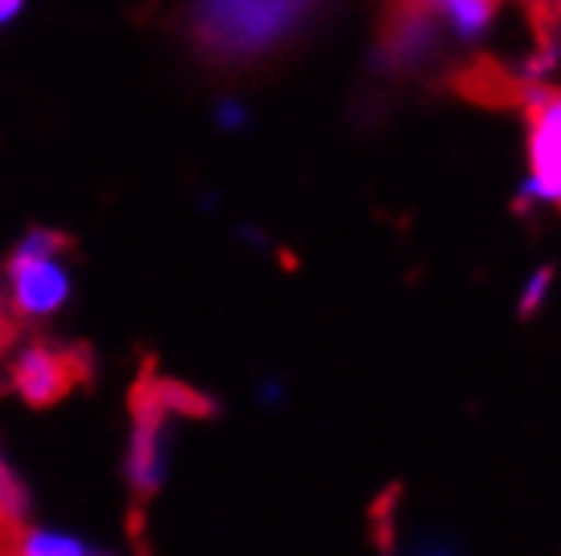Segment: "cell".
I'll return each instance as SVG.
<instances>
[{
    "label": "cell",
    "mask_w": 561,
    "mask_h": 556,
    "mask_svg": "<svg viewBox=\"0 0 561 556\" xmlns=\"http://www.w3.org/2000/svg\"><path fill=\"white\" fill-rule=\"evenodd\" d=\"M204 398L192 390L163 382V378H147L135 390V427H130V451H127V479L139 496L159 491L163 475H168V422L171 415H187V410H204Z\"/></svg>",
    "instance_id": "1"
},
{
    "label": "cell",
    "mask_w": 561,
    "mask_h": 556,
    "mask_svg": "<svg viewBox=\"0 0 561 556\" xmlns=\"http://www.w3.org/2000/svg\"><path fill=\"white\" fill-rule=\"evenodd\" d=\"M306 0H204L196 33L211 54L244 57L277 42Z\"/></svg>",
    "instance_id": "2"
},
{
    "label": "cell",
    "mask_w": 561,
    "mask_h": 556,
    "mask_svg": "<svg viewBox=\"0 0 561 556\" xmlns=\"http://www.w3.org/2000/svg\"><path fill=\"white\" fill-rule=\"evenodd\" d=\"M9 301L21 317H54L70 301V273L57 252H13L9 260Z\"/></svg>",
    "instance_id": "3"
},
{
    "label": "cell",
    "mask_w": 561,
    "mask_h": 556,
    "mask_svg": "<svg viewBox=\"0 0 561 556\" xmlns=\"http://www.w3.org/2000/svg\"><path fill=\"white\" fill-rule=\"evenodd\" d=\"M529 111V163H534V179L525 187L529 199H546L558 204L561 195V111L553 90H537L529 85V94L520 102Z\"/></svg>",
    "instance_id": "4"
},
{
    "label": "cell",
    "mask_w": 561,
    "mask_h": 556,
    "mask_svg": "<svg viewBox=\"0 0 561 556\" xmlns=\"http://www.w3.org/2000/svg\"><path fill=\"white\" fill-rule=\"evenodd\" d=\"M78 378H82V362L73 354H66V349H49V346L25 349L13 366V386L28 406L61 403Z\"/></svg>",
    "instance_id": "5"
},
{
    "label": "cell",
    "mask_w": 561,
    "mask_h": 556,
    "mask_svg": "<svg viewBox=\"0 0 561 556\" xmlns=\"http://www.w3.org/2000/svg\"><path fill=\"white\" fill-rule=\"evenodd\" d=\"M456 85H460L472 102H484V106H520L525 94H529V85L520 82L517 73L501 70L496 61H480V66H472L468 73L456 78Z\"/></svg>",
    "instance_id": "6"
},
{
    "label": "cell",
    "mask_w": 561,
    "mask_h": 556,
    "mask_svg": "<svg viewBox=\"0 0 561 556\" xmlns=\"http://www.w3.org/2000/svg\"><path fill=\"white\" fill-rule=\"evenodd\" d=\"M13 553L16 556H106L94 544H85L82 536H70V532H57V529L16 532Z\"/></svg>",
    "instance_id": "7"
},
{
    "label": "cell",
    "mask_w": 561,
    "mask_h": 556,
    "mask_svg": "<svg viewBox=\"0 0 561 556\" xmlns=\"http://www.w3.org/2000/svg\"><path fill=\"white\" fill-rule=\"evenodd\" d=\"M25 508H28L25 487H21V479L13 475V467H9L4 455H0V529L16 524V520L25 516Z\"/></svg>",
    "instance_id": "8"
},
{
    "label": "cell",
    "mask_w": 561,
    "mask_h": 556,
    "mask_svg": "<svg viewBox=\"0 0 561 556\" xmlns=\"http://www.w3.org/2000/svg\"><path fill=\"white\" fill-rule=\"evenodd\" d=\"M451 16V25L460 28V33H477V28L489 25L492 9H496V0H448L444 4Z\"/></svg>",
    "instance_id": "9"
},
{
    "label": "cell",
    "mask_w": 561,
    "mask_h": 556,
    "mask_svg": "<svg viewBox=\"0 0 561 556\" xmlns=\"http://www.w3.org/2000/svg\"><path fill=\"white\" fill-rule=\"evenodd\" d=\"M549 280H553V273H549V268H537L534 277H529V285H525V292H520V313H537V309L546 305Z\"/></svg>",
    "instance_id": "10"
},
{
    "label": "cell",
    "mask_w": 561,
    "mask_h": 556,
    "mask_svg": "<svg viewBox=\"0 0 561 556\" xmlns=\"http://www.w3.org/2000/svg\"><path fill=\"white\" fill-rule=\"evenodd\" d=\"M411 556H456V548H448V544H420V548H415V553Z\"/></svg>",
    "instance_id": "11"
},
{
    "label": "cell",
    "mask_w": 561,
    "mask_h": 556,
    "mask_svg": "<svg viewBox=\"0 0 561 556\" xmlns=\"http://www.w3.org/2000/svg\"><path fill=\"white\" fill-rule=\"evenodd\" d=\"M9 337H13V317H9V305L0 301V346H4Z\"/></svg>",
    "instance_id": "12"
},
{
    "label": "cell",
    "mask_w": 561,
    "mask_h": 556,
    "mask_svg": "<svg viewBox=\"0 0 561 556\" xmlns=\"http://www.w3.org/2000/svg\"><path fill=\"white\" fill-rule=\"evenodd\" d=\"M21 13V0H0V25L9 21V16H16Z\"/></svg>",
    "instance_id": "13"
},
{
    "label": "cell",
    "mask_w": 561,
    "mask_h": 556,
    "mask_svg": "<svg viewBox=\"0 0 561 556\" xmlns=\"http://www.w3.org/2000/svg\"><path fill=\"white\" fill-rule=\"evenodd\" d=\"M534 4H541V0H534ZM546 4H558V0H546Z\"/></svg>",
    "instance_id": "14"
},
{
    "label": "cell",
    "mask_w": 561,
    "mask_h": 556,
    "mask_svg": "<svg viewBox=\"0 0 561 556\" xmlns=\"http://www.w3.org/2000/svg\"><path fill=\"white\" fill-rule=\"evenodd\" d=\"M0 556H16V553H0Z\"/></svg>",
    "instance_id": "15"
}]
</instances>
